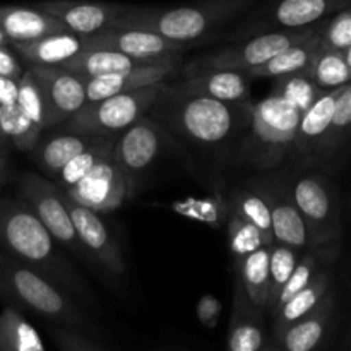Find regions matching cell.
Wrapping results in <instances>:
<instances>
[{
	"mask_svg": "<svg viewBox=\"0 0 351 351\" xmlns=\"http://www.w3.org/2000/svg\"><path fill=\"white\" fill-rule=\"evenodd\" d=\"M329 287H331V274H329L328 267L324 266L314 278H312L311 283L305 285L300 291H297L293 297L288 298V300L281 305V308L273 317V338L280 335L283 329H287L288 326L293 324L295 321H298V319L304 317L305 314H308L312 308L317 307L319 302H321L322 298L326 297V293L329 291Z\"/></svg>",
	"mask_w": 351,
	"mask_h": 351,
	"instance_id": "83f0119b",
	"label": "cell"
},
{
	"mask_svg": "<svg viewBox=\"0 0 351 351\" xmlns=\"http://www.w3.org/2000/svg\"><path fill=\"white\" fill-rule=\"evenodd\" d=\"M250 185H252L250 189L263 195L264 201L267 202L271 223H273L274 242L297 247V249L312 247L307 223L295 204L290 185L271 177L257 178L250 182Z\"/></svg>",
	"mask_w": 351,
	"mask_h": 351,
	"instance_id": "4fadbf2b",
	"label": "cell"
},
{
	"mask_svg": "<svg viewBox=\"0 0 351 351\" xmlns=\"http://www.w3.org/2000/svg\"><path fill=\"white\" fill-rule=\"evenodd\" d=\"M322 23L324 21L312 24V26L295 27V29H273L267 31V33H261L247 40L245 43L221 48L215 53L199 58L189 67V72L194 74V72L201 71H213V69L245 72L249 69L264 64L276 53L287 50L291 45H297L319 34L322 29Z\"/></svg>",
	"mask_w": 351,
	"mask_h": 351,
	"instance_id": "52a82bcc",
	"label": "cell"
},
{
	"mask_svg": "<svg viewBox=\"0 0 351 351\" xmlns=\"http://www.w3.org/2000/svg\"><path fill=\"white\" fill-rule=\"evenodd\" d=\"M0 298L51 324L79 329L98 338L106 336L105 329L96 324L67 291L3 250H0Z\"/></svg>",
	"mask_w": 351,
	"mask_h": 351,
	"instance_id": "7a4b0ae2",
	"label": "cell"
},
{
	"mask_svg": "<svg viewBox=\"0 0 351 351\" xmlns=\"http://www.w3.org/2000/svg\"><path fill=\"white\" fill-rule=\"evenodd\" d=\"M7 43H9V40H7L5 33H3L2 27H0V45H7Z\"/></svg>",
	"mask_w": 351,
	"mask_h": 351,
	"instance_id": "7dc6e473",
	"label": "cell"
},
{
	"mask_svg": "<svg viewBox=\"0 0 351 351\" xmlns=\"http://www.w3.org/2000/svg\"><path fill=\"white\" fill-rule=\"evenodd\" d=\"M269 256L271 245H263L242 259H235L237 278L242 281L252 304L263 311L266 308L269 291Z\"/></svg>",
	"mask_w": 351,
	"mask_h": 351,
	"instance_id": "f1b7e54d",
	"label": "cell"
},
{
	"mask_svg": "<svg viewBox=\"0 0 351 351\" xmlns=\"http://www.w3.org/2000/svg\"><path fill=\"white\" fill-rule=\"evenodd\" d=\"M351 137V82L343 86L338 99H336L335 112H332L331 125L319 149L317 161L329 160L343 144Z\"/></svg>",
	"mask_w": 351,
	"mask_h": 351,
	"instance_id": "e575fe53",
	"label": "cell"
},
{
	"mask_svg": "<svg viewBox=\"0 0 351 351\" xmlns=\"http://www.w3.org/2000/svg\"><path fill=\"white\" fill-rule=\"evenodd\" d=\"M99 136L84 132H74V130H60L58 134L47 137L45 141H38L36 146L31 149L34 163L38 165L45 177L53 180L58 171L69 163L81 151L91 146Z\"/></svg>",
	"mask_w": 351,
	"mask_h": 351,
	"instance_id": "d4e9b609",
	"label": "cell"
},
{
	"mask_svg": "<svg viewBox=\"0 0 351 351\" xmlns=\"http://www.w3.org/2000/svg\"><path fill=\"white\" fill-rule=\"evenodd\" d=\"M40 84L50 127L62 125L86 105V77L64 67L27 65Z\"/></svg>",
	"mask_w": 351,
	"mask_h": 351,
	"instance_id": "9a60e30c",
	"label": "cell"
},
{
	"mask_svg": "<svg viewBox=\"0 0 351 351\" xmlns=\"http://www.w3.org/2000/svg\"><path fill=\"white\" fill-rule=\"evenodd\" d=\"M9 178V168H7V156L3 154L2 146H0V184H5Z\"/></svg>",
	"mask_w": 351,
	"mask_h": 351,
	"instance_id": "f6af8a7d",
	"label": "cell"
},
{
	"mask_svg": "<svg viewBox=\"0 0 351 351\" xmlns=\"http://www.w3.org/2000/svg\"><path fill=\"white\" fill-rule=\"evenodd\" d=\"M269 245L257 226L232 213L228 221V247L235 259H242L259 247Z\"/></svg>",
	"mask_w": 351,
	"mask_h": 351,
	"instance_id": "f35d334b",
	"label": "cell"
},
{
	"mask_svg": "<svg viewBox=\"0 0 351 351\" xmlns=\"http://www.w3.org/2000/svg\"><path fill=\"white\" fill-rule=\"evenodd\" d=\"M304 249H297V247L285 245V243L274 242L271 245V256H269V291H267V304L264 308V314L267 317H273L274 308H276L278 297H280L281 290L290 280L291 273H293L295 266L300 261Z\"/></svg>",
	"mask_w": 351,
	"mask_h": 351,
	"instance_id": "4dcf8cb0",
	"label": "cell"
},
{
	"mask_svg": "<svg viewBox=\"0 0 351 351\" xmlns=\"http://www.w3.org/2000/svg\"><path fill=\"white\" fill-rule=\"evenodd\" d=\"M0 27L9 43H24L65 31L57 17L38 5H0Z\"/></svg>",
	"mask_w": 351,
	"mask_h": 351,
	"instance_id": "7402d4cb",
	"label": "cell"
},
{
	"mask_svg": "<svg viewBox=\"0 0 351 351\" xmlns=\"http://www.w3.org/2000/svg\"><path fill=\"white\" fill-rule=\"evenodd\" d=\"M86 48H105L120 51L137 60H167L182 57L187 43L171 41L161 34L139 27L112 26L84 36Z\"/></svg>",
	"mask_w": 351,
	"mask_h": 351,
	"instance_id": "8fae6325",
	"label": "cell"
},
{
	"mask_svg": "<svg viewBox=\"0 0 351 351\" xmlns=\"http://www.w3.org/2000/svg\"><path fill=\"white\" fill-rule=\"evenodd\" d=\"M45 343L24 319L19 307L9 304L0 311V351H43Z\"/></svg>",
	"mask_w": 351,
	"mask_h": 351,
	"instance_id": "f546056e",
	"label": "cell"
},
{
	"mask_svg": "<svg viewBox=\"0 0 351 351\" xmlns=\"http://www.w3.org/2000/svg\"><path fill=\"white\" fill-rule=\"evenodd\" d=\"M17 192H19L21 201L47 226L58 245L67 249L75 257H81V259L88 257L75 233L64 191L55 182H51L45 175L24 171L17 178Z\"/></svg>",
	"mask_w": 351,
	"mask_h": 351,
	"instance_id": "ba28073f",
	"label": "cell"
},
{
	"mask_svg": "<svg viewBox=\"0 0 351 351\" xmlns=\"http://www.w3.org/2000/svg\"><path fill=\"white\" fill-rule=\"evenodd\" d=\"M65 202H67L75 233H77L86 256L99 264L112 276H123L127 266L122 252H120L119 242L112 235L108 225L101 219L99 213L77 204L67 195H65Z\"/></svg>",
	"mask_w": 351,
	"mask_h": 351,
	"instance_id": "5bb4252c",
	"label": "cell"
},
{
	"mask_svg": "<svg viewBox=\"0 0 351 351\" xmlns=\"http://www.w3.org/2000/svg\"><path fill=\"white\" fill-rule=\"evenodd\" d=\"M38 7L57 17L71 33L89 36L115 26L125 5L98 0H43Z\"/></svg>",
	"mask_w": 351,
	"mask_h": 351,
	"instance_id": "2e32d148",
	"label": "cell"
},
{
	"mask_svg": "<svg viewBox=\"0 0 351 351\" xmlns=\"http://www.w3.org/2000/svg\"><path fill=\"white\" fill-rule=\"evenodd\" d=\"M23 65L12 50L7 45H0V75L12 77L19 81L23 75Z\"/></svg>",
	"mask_w": 351,
	"mask_h": 351,
	"instance_id": "7bdbcfd3",
	"label": "cell"
},
{
	"mask_svg": "<svg viewBox=\"0 0 351 351\" xmlns=\"http://www.w3.org/2000/svg\"><path fill=\"white\" fill-rule=\"evenodd\" d=\"M2 185H3V184H0V191H2Z\"/></svg>",
	"mask_w": 351,
	"mask_h": 351,
	"instance_id": "681fc988",
	"label": "cell"
},
{
	"mask_svg": "<svg viewBox=\"0 0 351 351\" xmlns=\"http://www.w3.org/2000/svg\"><path fill=\"white\" fill-rule=\"evenodd\" d=\"M350 7H351V5H350Z\"/></svg>",
	"mask_w": 351,
	"mask_h": 351,
	"instance_id": "f907efd6",
	"label": "cell"
},
{
	"mask_svg": "<svg viewBox=\"0 0 351 351\" xmlns=\"http://www.w3.org/2000/svg\"><path fill=\"white\" fill-rule=\"evenodd\" d=\"M221 302L213 295H204L197 302V319L204 328L213 329L218 326L219 315H221Z\"/></svg>",
	"mask_w": 351,
	"mask_h": 351,
	"instance_id": "b9f144b4",
	"label": "cell"
},
{
	"mask_svg": "<svg viewBox=\"0 0 351 351\" xmlns=\"http://www.w3.org/2000/svg\"><path fill=\"white\" fill-rule=\"evenodd\" d=\"M341 89L343 86L324 91L302 113L293 147H291V151L302 160L317 161L319 149H321L322 141H324L329 125H331L336 99H338Z\"/></svg>",
	"mask_w": 351,
	"mask_h": 351,
	"instance_id": "ffe728a7",
	"label": "cell"
},
{
	"mask_svg": "<svg viewBox=\"0 0 351 351\" xmlns=\"http://www.w3.org/2000/svg\"><path fill=\"white\" fill-rule=\"evenodd\" d=\"M256 0H195L173 7L125 5L115 26L149 29L171 41L191 43L208 36Z\"/></svg>",
	"mask_w": 351,
	"mask_h": 351,
	"instance_id": "3957f363",
	"label": "cell"
},
{
	"mask_svg": "<svg viewBox=\"0 0 351 351\" xmlns=\"http://www.w3.org/2000/svg\"><path fill=\"white\" fill-rule=\"evenodd\" d=\"M319 34L297 45H291L287 50L276 53L264 64L249 69V71H245L247 75L250 79H276L283 77V75L297 74V72H307L319 47H321Z\"/></svg>",
	"mask_w": 351,
	"mask_h": 351,
	"instance_id": "484cf974",
	"label": "cell"
},
{
	"mask_svg": "<svg viewBox=\"0 0 351 351\" xmlns=\"http://www.w3.org/2000/svg\"><path fill=\"white\" fill-rule=\"evenodd\" d=\"M233 213L242 216L243 219L252 223L263 233L264 240L269 245L274 243L273 223H271V213L267 208V202L263 195L257 194L252 189H239L233 195Z\"/></svg>",
	"mask_w": 351,
	"mask_h": 351,
	"instance_id": "d590c367",
	"label": "cell"
},
{
	"mask_svg": "<svg viewBox=\"0 0 351 351\" xmlns=\"http://www.w3.org/2000/svg\"><path fill=\"white\" fill-rule=\"evenodd\" d=\"M321 45L331 50L343 51L351 45V7L332 14L322 23Z\"/></svg>",
	"mask_w": 351,
	"mask_h": 351,
	"instance_id": "60d3db41",
	"label": "cell"
},
{
	"mask_svg": "<svg viewBox=\"0 0 351 351\" xmlns=\"http://www.w3.org/2000/svg\"><path fill=\"white\" fill-rule=\"evenodd\" d=\"M182 69V57L167 58V60L154 62V64L143 65L127 72L117 74L98 75V77L86 79V103L98 101L108 98L117 93L132 91V89L144 88V86L167 82L177 77Z\"/></svg>",
	"mask_w": 351,
	"mask_h": 351,
	"instance_id": "e0dca14e",
	"label": "cell"
},
{
	"mask_svg": "<svg viewBox=\"0 0 351 351\" xmlns=\"http://www.w3.org/2000/svg\"><path fill=\"white\" fill-rule=\"evenodd\" d=\"M51 341L62 351H108L112 346L106 343L105 338L88 335L79 329L67 328V326L51 324L48 329Z\"/></svg>",
	"mask_w": 351,
	"mask_h": 351,
	"instance_id": "ab89813d",
	"label": "cell"
},
{
	"mask_svg": "<svg viewBox=\"0 0 351 351\" xmlns=\"http://www.w3.org/2000/svg\"><path fill=\"white\" fill-rule=\"evenodd\" d=\"M343 57H345L346 64H348L350 69H351V45L348 48H346V50H343Z\"/></svg>",
	"mask_w": 351,
	"mask_h": 351,
	"instance_id": "bcb514c9",
	"label": "cell"
},
{
	"mask_svg": "<svg viewBox=\"0 0 351 351\" xmlns=\"http://www.w3.org/2000/svg\"><path fill=\"white\" fill-rule=\"evenodd\" d=\"M307 74L324 91L341 88L351 82V69L343 57V51L331 50L322 45L319 47Z\"/></svg>",
	"mask_w": 351,
	"mask_h": 351,
	"instance_id": "836d02e7",
	"label": "cell"
},
{
	"mask_svg": "<svg viewBox=\"0 0 351 351\" xmlns=\"http://www.w3.org/2000/svg\"><path fill=\"white\" fill-rule=\"evenodd\" d=\"M17 89H19V81L17 79L0 75V105L17 103Z\"/></svg>",
	"mask_w": 351,
	"mask_h": 351,
	"instance_id": "ee69618b",
	"label": "cell"
},
{
	"mask_svg": "<svg viewBox=\"0 0 351 351\" xmlns=\"http://www.w3.org/2000/svg\"><path fill=\"white\" fill-rule=\"evenodd\" d=\"M64 192L74 202L98 213L113 211L132 197L129 175L113 154L103 158L77 184Z\"/></svg>",
	"mask_w": 351,
	"mask_h": 351,
	"instance_id": "30bf717a",
	"label": "cell"
},
{
	"mask_svg": "<svg viewBox=\"0 0 351 351\" xmlns=\"http://www.w3.org/2000/svg\"><path fill=\"white\" fill-rule=\"evenodd\" d=\"M302 112L271 91L266 98L250 103V151L261 167H274L293 147Z\"/></svg>",
	"mask_w": 351,
	"mask_h": 351,
	"instance_id": "5b68a950",
	"label": "cell"
},
{
	"mask_svg": "<svg viewBox=\"0 0 351 351\" xmlns=\"http://www.w3.org/2000/svg\"><path fill=\"white\" fill-rule=\"evenodd\" d=\"M0 146H5V141H3L2 134H0Z\"/></svg>",
	"mask_w": 351,
	"mask_h": 351,
	"instance_id": "c3c4849f",
	"label": "cell"
},
{
	"mask_svg": "<svg viewBox=\"0 0 351 351\" xmlns=\"http://www.w3.org/2000/svg\"><path fill=\"white\" fill-rule=\"evenodd\" d=\"M351 5V0H276L267 10L264 29H295L317 24Z\"/></svg>",
	"mask_w": 351,
	"mask_h": 351,
	"instance_id": "44dd1931",
	"label": "cell"
},
{
	"mask_svg": "<svg viewBox=\"0 0 351 351\" xmlns=\"http://www.w3.org/2000/svg\"><path fill=\"white\" fill-rule=\"evenodd\" d=\"M14 50L23 57L27 65H41V67H62L65 62L86 50L84 36L60 31V33L47 34L33 41L12 43Z\"/></svg>",
	"mask_w": 351,
	"mask_h": 351,
	"instance_id": "cb8c5ba5",
	"label": "cell"
},
{
	"mask_svg": "<svg viewBox=\"0 0 351 351\" xmlns=\"http://www.w3.org/2000/svg\"><path fill=\"white\" fill-rule=\"evenodd\" d=\"M163 143V129L156 120L149 119L147 115L141 117L117 137L112 154L117 163L129 175L132 195L144 171L160 156Z\"/></svg>",
	"mask_w": 351,
	"mask_h": 351,
	"instance_id": "7c38bea8",
	"label": "cell"
},
{
	"mask_svg": "<svg viewBox=\"0 0 351 351\" xmlns=\"http://www.w3.org/2000/svg\"><path fill=\"white\" fill-rule=\"evenodd\" d=\"M168 91L175 95L208 96L226 103L250 101V77L242 71L213 69L189 74L180 84L168 86Z\"/></svg>",
	"mask_w": 351,
	"mask_h": 351,
	"instance_id": "d6986e66",
	"label": "cell"
},
{
	"mask_svg": "<svg viewBox=\"0 0 351 351\" xmlns=\"http://www.w3.org/2000/svg\"><path fill=\"white\" fill-rule=\"evenodd\" d=\"M273 91L283 96L287 101H290L304 113L324 93V89L319 88L307 72H297V74L274 79Z\"/></svg>",
	"mask_w": 351,
	"mask_h": 351,
	"instance_id": "8d00e7d4",
	"label": "cell"
},
{
	"mask_svg": "<svg viewBox=\"0 0 351 351\" xmlns=\"http://www.w3.org/2000/svg\"><path fill=\"white\" fill-rule=\"evenodd\" d=\"M0 249L47 276L86 307H98L95 291L21 199H0Z\"/></svg>",
	"mask_w": 351,
	"mask_h": 351,
	"instance_id": "6da1fadb",
	"label": "cell"
},
{
	"mask_svg": "<svg viewBox=\"0 0 351 351\" xmlns=\"http://www.w3.org/2000/svg\"><path fill=\"white\" fill-rule=\"evenodd\" d=\"M165 86L167 82H158L132 91L117 93L98 101L86 103L62 125L65 130L93 136H119L153 108Z\"/></svg>",
	"mask_w": 351,
	"mask_h": 351,
	"instance_id": "8992f818",
	"label": "cell"
},
{
	"mask_svg": "<svg viewBox=\"0 0 351 351\" xmlns=\"http://www.w3.org/2000/svg\"><path fill=\"white\" fill-rule=\"evenodd\" d=\"M154 62L160 60H137V58L129 57V55L120 53V51L105 50V48H86L81 53L75 55L74 58L65 62L62 67L88 79L132 71V69L154 64Z\"/></svg>",
	"mask_w": 351,
	"mask_h": 351,
	"instance_id": "4316f807",
	"label": "cell"
},
{
	"mask_svg": "<svg viewBox=\"0 0 351 351\" xmlns=\"http://www.w3.org/2000/svg\"><path fill=\"white\" fill-rule=\"evenodd\" d=\"M43 130L36 125L26 113L19 108L17 103L0 105V134L5 144H10L19 151H31Z\"/></svg>",
	"mask_w": 351,
	"mask_h": 351,
	"instance_id": "1f68e13d",
	"label": "cell"
},
{
	"mask_svg": "<svg viewBox=\"0 0 351 351\" xmlns=\"http://www.w3.org/2000/svg\"><path fill=\"white\" fill-rule=\"evenodd\" d=\"M264 311L252 304L249 295L243 290V285L235 276V290H233V308L230 319L226 348L230 351H263L269 350L271 343L267 339L264 328Z\"/></svg>",
	"mask_w": 351,
	"mask_h": 351,
	"instance_id": "ac0fdd59",
	"label": "cell"
},
{
	"mask_svg": "<svg viewBox=\"0 0 351 351\" xmlns=\"http://www.w3.org/2000/svg\"><path fill=\"white\" fill-rule=\"evenodd\" d=\"M158 103L165 105L168 123L201 146H219L232 139L242 127L243 113L250 110V101L226 103L208 96L175 95L168 91V84Z\"/></svg>",
	"mask_w": 351,
	"mask_h": 351,
	"instance_id": "277c9868",
	"label": "cell"
},
{
	"mask_svg": "<svg viewBox=\"0 0 351 351\" xmlns=\"http://www.w3.org/2000/svg\"><path fill=\"white\" fill-rule=\"evenodd\" d=\"M117 137L119 136H99L91 146H88L84 151H81L77 156L72 158V160L58 171L57 177L53 178L55 184H57L62 191H67L72 185L77 184L89 170H93V168L103 160V158L112 154L113 144H115Z\"/></svg>",
	"mask_w": 351,
	"mask_h": 351,
	"instance_id": "d6a6232c",
	"label": "cell"
},
{
	"mask_svg": "<svg viewBox=\"0 0 351 351\" xmlns=\"http://www.w3.org/2000/svg\"><path fill=\"white\" fill-rule=\"evenodd\" d=\"M17 105H19V108L26 113L27 119L33 120L41 130L50 127L45 96L43 93H41V88L36 82V79H34V75L31 74L29 69H26V71L23 72V75L19 77Z\"/></svg>",
	"mask_w": 351,
	"mask_h": 351,
	"instance_id": "74e56055",
	"label": "cell"
},
{
	"mask_svg": "<svg viewBox=\"0 0 351 351\" xmlns=\"http://www.w3.org/2000/svg\"><path fill=\"white\" fill-rule=\"evenodd\" d=\"M332 312H335V295L328 291L317 307L274 336L276 346L287 351H311L317 348L331 324Z\"/></svg>",
	"mask_w": 351,
	"mask_h": 351,
	"instance_id": "603a6c76",
	"label": "cell"
},
{
	"mask_svg": "<svg viewBox=\"0 0 351 351\" xmlns=\"http://www.w3.org/2000/svg\"><path fill=\"white\" fill-rule=\"evenodd\" d=\"M290 187L295 204L307 223L312 247L332 245L339 233V211L331 184L319 175H304Z\"/></svg>",
	"mask_w": 351,
	"mask_h": 351,
	"instance_id": "9c48e42d",
	"label": "cell"
}]
</instances>
